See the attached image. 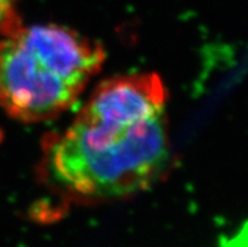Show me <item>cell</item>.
<instances>
[{
  "mask_svg": "<svg viewBox=\"0 0 248 247\" xmlns=\"http://www.w3.org/2000/svg\"><path fill=\"white\" fill-rule=\"evenodd\" d=\"M167 101L155 73L98 84L72 124L44 141L46 181L71 199L90 203L146 191L171 163Z\"/></svg>",
  "mask_w": 248,
  "mask_h": 247,
  "instance_id": "1",
  "label": "cell"
},
{
  "mask_svg": "<svg viewBox=\"0 0 248 247\" xmlns=\"http://www.w3.org/2000/svg\"><path fill=\"white\" fill-rule=\"evenodd\" d=\"M22 25L14 0H0V42Z\"/></svg>",
  "mask_w": 248,
  "mask_h": 247,
  "instance_id": "3",
  "label": "cell"
},
{
  "mask_svg": "<svg viewBox=\"0 0 248 247\" xmlns=\"http://www.w3.org/2000/svg\"><path fill=\"white\" fill-rule=\"evenodd\" d=\"M105 60L101 44L57 24L20 25L0 42V107L24 122L72 106Z\"/></svg>",
  "mask_w": 248,
  "mask_h": 247,
  "instance_id": "2",
  "label": "cell"
}]
</instances>
